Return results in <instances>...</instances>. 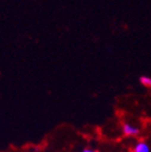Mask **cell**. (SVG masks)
I'll return each instance as SVG.
<instances>
[{
	"instance_id": "6da1fadb",
	"label": "cell",
	"mask_w": 151,
	"mask_h": 152,
	"mask_svg": "<svg viewBox=\"0 0 151 152\" xmlns=\"http://www.w3.org/2000/svg\"><path fill=\"white\" fill-rule=\"evenodd\" d=\"M123 132L126 136H135L137 134H139V129L137 127L130 125V124H124Z\"/></svg>"
},
{
	"instance_id": "7a4b0ae2",
	"label": "cell",
	"mask_w": 151,
	"mask_h": 152,
	"mask_svg": "<svg viewBox=\"0 0 151 152\" xmlns=\"http://www.w3.org/2000/svg\"><path fill=\"white\" fill-rule=\"evenodd\" d=\"M134 152H150V147L145 142H139L135 145Z\"/></svg>"
},
{
	"instance_id": "3957f363",
	"label": "cell",
	"mask_w": 151,
	"mask_h": 152,
	"mask_svg": "<svg viewBox=\"0 0 151 152\" xmlns=\"http://www.w3.org/2000/svg\"><path fill=\"white\" fill-rule=\"evenodd\" d=\"M139 81H141V83H142L143 86H145V87L151 88V77H148V76H142V77L139 78Z\"/></svg>"
},
{
	"instance_id": "277c9868",
	"label": "cell",
	"mask_w": 151,
	"mask_h": 152,
	"mask_svg": "<svg viewBox=\"0 0 151 152\" xmlns=\"http://www.w3.org/2000/svg\"><path fill=\"white\" fill-rule=\"evenodd\" d=\"M84 152H97V151H93V150H90V149H86V150H84Z\"/></svg>"
}]
</instances>
